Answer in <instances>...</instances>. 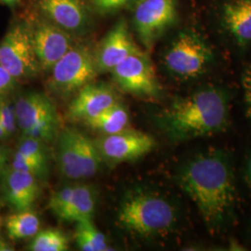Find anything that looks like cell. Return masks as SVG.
<instances>
[{"label": "cell", "instance_id": "cell-13", "mask_svg": "<svg viewBox=\"0 0 251 251\" xmlns=\"http://www.w3.org/2000/svg\"><path fill=\"white\" fill-rule=\"evenodd\" d=\"M140 49L135 44L124 20L113 27L94 51L99 74L111 72L126 57Z\"/></svg>", "mask_w": 251, "mask_h": 251}, {"label": "cell", "instance_id": "cell-12", "mask_svg": "<svg viewBox=\"0 0 251 251\" xmlns=\"http://www.w3.org/2000/svg\"><path fill=\"white\" fill-rule=\"evenodd\" d=\"M36 57L41 70L50 71L75 43L72 34L49 20L40 21L32 28Z\"/></svg>", "mask_w": 251, "mask_h": 251}, {"label": "cell", "instance_id": "cell-2", "mask_svg": "<svg viewBox=\"0 0 251 251\" xmlns=\"http://www.w3.org/2000/svg\"><path fill=\"white\" fill-rule=\"evenodd\" d=\"M229 121V101L224 90L206 88L177 100L164 115L168 130L176 140L215 134Z\"/></svg>", "mask_w": 251, "mask_h": 251}, {"label": "cell", "instance_id": "cell-9", "mask_svg": "<svg viewBox=\"0 0 251 251\" xmlns=\"http://www.w3.org/2000/svg\"><path fill=\"white\" fill-rule=\"evenodd\" d=\"M111 73L117 87L126 93L153 98L160 92L152 62L141 50L126 57Z\"/></svg>", "mask_w": 251, "mask_h": 251}, {"label": "cell", "instance_id": "cell-25", "mask_svg": "<svg viewBox=\"0 0 251 251\" xmlns=\"http://www.w3.org/2000/svg\"><path fill=\"white\" fill-rule=\"evenodd\" d=\"M46 167L47 166L41 165L37 162L28 158L24 154H22L21 152H19L18 151H16L15 152V154L13 156L12 164H11V169L16 170V171L28 172V173L36 176V178L42 177L45 174Z\"/></svg>", "mask_w": 251, "mask_h": 251}, {"label": "cell", "instance_id": "cell-15", "mask_svg": "<svg viewBox=\"0 0 251 251\" xmlns=\"http://www.w3.org/2000/svg\"><path fill=\"white\" fill-rule=\"evenodd\" d=\"M39 7L49 21L74 35L90 25V13L84 0H39Z\"/></svg>", "mask_w": 251, "mask_h": 251}, {"label": "cell", "instance_id": "cell-33", "mask_svg": "<svg viewBox=\"0 0 251 251\" xmlns=\"http://www.w3.org/2000/svg\"><path fill=\"white\" fill-rule=\"evenodd\" d=\"M6 138H8V136L6 134V132H5L4 128H3V126H2L1 123H0V140L6 139Z\"/></svg>", "mask_w": 251, "mask_h": 251}, {"label": "cell", "instance_id": "cell-20", "mask_svg": "<svg viewBox=\"0 0 251 251\" xmlns=\"http://www.w3.org/2000/svg\"><path fill=\"white\" fill-rule=\"evenodd\" d=\"M6 229L9 238L13 240L28 239L39 232L40 221L38 216L30 209L18 210L7 218Z\"/></svg>", "mask_w": 251, "mask_h": 251}, {"label": "cell", "instance_id": "cell-31", "mask_svg": "<svg viewBox=\"0 0 251 251\" xmlns=\"http://www.w3.org/2000/svg\"><path fill=\"white\" fill-rule=\"evenodd\" d=\"M14 251V249H12V247L9 245V243L0 239V251Z\"/></svg>", "mask_w": 251, "mask_h": 251}, {"label": "cell", "instance_id": "cell-7", "mask_svg": "<svg viewBox=\"0 0 251 251\" xmlns=\"http://www.w3.org/2000/svg\"><path fill=\"white\" fill-rule=\"evenodd\" d=\"M17 126L25 136L50 142L59 136L60 121L52 101L42 93L20 96L15 104Z\"/></svg>", "mask_w": 251, "mask_h": 251}, {"label": "cell", "instance_id": "cell-3", "mask_svg": "<svg viewBox=\"0 0 251 251\" xmlns=\"http://www.w3.org/2000/svg\"><path fill=\"white\" fill-rule=\"evenodd\" d=\"M177 218L176 208L169 200L144 190L127 195L117 213V222L123 229L144 238L170 233Z\"/></svg>", "mask_w": 251, "mask_h": 251}, {"label": "cell", "instance_id": "cell-32", "mask_svg": "<svg viewBox=\"0 0 251 251\" xmlns=\"http://www.w3.org/2000/svg\"><path fill=\"white\" fill-rule=\"evenodd\" d=\"M7 155H6V152L4 151V149L0 146V170L2 169V167L4 166V163L6 161Z\"/></svg>", "mask_w": 251, "mask_h": 251}, {"label": "cell", "instance_id": "cell-23", "mask_svg": "<svg viewBox=\"0 0 251 251\" xmlns=\"http://www.w3.org/2000/svg\"><path fill=\"white\" fill-rule=\"evenodd\" d=\"M17 151L28 158L47 166V155L43 142L36 138L25 136L19 144Z\"/></svg>", "mask_w": 251, "mask_h": 251}, {"label": "cell", "instance_id": "cell-26", "mask_svg": "<svg viewBox=\"0 0 251 251\" xmlns=\"http://www.w3.org/2000/svg\"><path fill=\"white\" fill-rule=\"evenodd\" d=\"M0 123L8 137L16 131L17 121L15 108L6 100L0 99Z\"/></svg>", "mask_w": 251, "mask_h": 251}, {"label": "cell", "instance_id": "cell-24", "mask_svg": "<svg viewBox=\"0 0 251 251\" xmlns=\"http://www.w3.org/2000/svg\"><path fill=\"white\" fill-rule=\"evenodd\" d=\"M74 187L75 185H67L58 190L57 192L52 194L49 201V208L53 212L54 215L57 216L60 220L70 202Z\"/></svg>", "mask_w": 251, "mask_h": 251}, {"label": "cell", "instance_id": "cell-8", "mask_svg": "<svg viewBox=\"0 0 251 251\" xmlns=\"http://www.w3.org/2000/svg\"><path fill=\"white\" fill-rule=\"evenodd\" d=\"M0 64L17 81L33 78L38 75L41 68L31 27L17 24L9 29L0 42Z\"/></svg>", "mask_w": 251, "mask_h": 251}, {"label": "cell", "instance_id": "cell-6", "mask_svg": "<svg viewBox=\"0 0 251 251\" xmlns=\"http://www.w3.org/2000/svg\"><path fill=\"white\" fill-rule=\"evenodd\" d=\"M101 159L95 142L87 136L75 129L59 133L58 163L66 178L80 179L94 176Z\"/></svg>", "mask_w": 251, "mask_h": 251}, {"label": "cell", "instance_id": "cell-21", "mask_svg": "<svg viewBox=\"0 0 251 251\" xmlns=\"http://www.w3.org/2000/svg\"><path fill=\"white\" fill-rule=\"evenodd\" d=\"M75 240L81 251H110L104 234L95 226L91 219L77 222Z\"/></svg>", "mask_w": 251, "mask_h": 251}, {"label": "cell", "instance_id": "cell-19", "mask_svg": "<svg viewBox=\"0 0 251 251\" xmlns=\"http://www.w3.org/2000/svg\"><path fill=\"white\" fill-rule=\"evenodd\" d=\"M129 122L128 113L125 106L119 101L108 108L98 117L86 121L85 123L92 129L103 135L114 134L127 128Z\"/></svg>", "mask_w": 251, "mask_h": 251}, {"label": "cell", "instance_id": "cell-29", "mask_svg": "<svg viewBox=\"0 0 251 251\" xmlns=\"http://www.w3.org/2000/svg\"><path fill=\"white\" fill-rule=\"evenodd\" d=\"M242 87L247 113L251 118V64L243 74Z\"/></svg>", "mask_w": 251, "mask_h": 251}, {"label": "cell", "instance_id": "cell-18", "mask_svg": "<svg viewBox=\"0 0 251 251\" xmlns=\"http://www.w3.org/2000/svg\"><path fill=\"white\" fill-rule=\"evenodd\" d=\"M96 204L97 197L94 189L87 184H75L70 202L61 220L77 223L91 219Z\"/></svg>", "mask_w": 251, "mask_h": 251}, {"label": "cell", "instance_id": "cell-14", "mask_svg": "<svg viewBox=\"0 0 251 251\" xmlns=\"http://www.w3.org/2000/svg\"><path fill=\"white\" fill-rule=\"evenodd\" d=\"M119 102L115 90L103 84L90 83L82 88L70 103L67 115L75 120L88 121Z\"/></svg>", "mask_w": 251, "mask_h": 251}, {"label": "cell", "instance_id": "cell-16", "mask_svg": "<svg viewBox=\"0 0 251 251\" xmlns=\"http://www.w3.org/2000/svg\"><path fill=\"white\" fill-rule=\"evenodd\" d=\"M4 196L17 211L30 209L39 197V185L36 176L10 169L3 181Z\"/></svg>", "mask_w": 251, "mask_h": 251}, {"label": "cell", "instance_id": "cell-35", "mask_svg": "<svg viewBox=\"0 0 251 251\" xmlns=\"http://www.w3.org/2000/svg\"><path fill=\"white\" fill-rule=\"evenodd\" d=\"M1 225H2V220H1V217H0V229H1Z\"/></svg>", "mask_w": 251, "mask_h": 251}, {"label": "cell", "instance_id": "cell-22", "mask_svg": "<svg viewBox=\"0 0 251 251\" xmlns=\"http://www.w3.org/2000/svg\"><path fill=\"white\" fill-rule=\"evenodd\" d=\"M68 249V237L57 229L39 231L29 245V250L32 251H65Z\"/></svg>", "mask_w": 251, "mask_h": 251}, {"label": "cell", "instance_id": "cell-30", "mask_svg": "<svg viewBox=\"0 0 251 251\" xmlns=\"http://www.w3.org/2000/svg\"><path fill=\"white\" fill-rule=\"evenodd\" d=\"M244 177L245 180L251 190V152L247 157L245 162V168H244Z\"/></svg>", "mask_w": 251, "mask_h": 251}, {"label": "cell", "instance_id": "cell-1", "mask_svg": "<svg viewBox=\"0 0 251 251\" xmlns=\"http://www.w3.org/2000/svg\"><path fill=\"white\" fill-rule=\"evenodd\" d=\"M179 183L202 217L210 233L220 232L232 217L235 187L230 160L220 150L199 152L185 163Z\"/></svg>", "mask_w": 251, "mask_h": 251}, {"label": "cell", "instance_id": "cell-11", "mask_svg": "<svg viewBox=\"0 0 251 251\" xmlns=\"http://www.w3.org/2000/svg\"><path fill=\"white\" fill-rule=\"evenodd\" d=\"M95 144L101 158L121 163L138 159L151 152L155 142L149 134L126 128L114 134L103 135Z\"/></svg>", "mask_w": 251, "mask_h": 251}, {"label": "cell", "instance_id": "cell-34", "mask_svg": "<svg viewBox=\"0 0 251 251\" xmlns=\"http://www.w3.org/2000/svg\"><path fill=\"white\" fill-rule=\"evenodd\" d=\"M0 1H2L4 3H7V4H12V3H14V2H16L18 0H0Z\"/></svg>", "mask_w": 251, "mask_h": 251}, {"label": "cell", "instance_id": "cell-27", "mask_svg": "<svg viewBox=\"0 0 251 251\" xmlns=\"http://www.w3.org/2000/svg\"><path fill=\"white\" fill-rule=\"evenodd\" d=\"M136 0H90L92 7L100 13H111L134 3Z\"/></svg>", "mask_w": 251, "mask_h": 251}, {"label": "cell", "instance_id": "cell-17", "mask_svg": "<svg viewBox=\"0 0 251 251\" xmlns=\"http://www.w3.org/2000/svg\"><path fill=\"white\" fill-rule=\"evenodd\" d=\"M225 27L239 45L251 42V0H232L223 13Z\"/></svg>", "mask_w": 251, "mask_h": 251}, {"label": "cell", "instance_id": "cell-28", "mask_svg": "<svg viewBox=\"0 0 251 251\" xmlns=\"http://www.w3.org/2000/svg\"><path fill=\"white\" fill-rule=\"evenodd\" d=\"M17 80L0 64V98L16 87Z\"/></svg>", "mask_w": 251, "mask_h": 251}, {"label": "cell", "instance_id": "cell-5", "mask_svg": "<svg viewBox=\"0 0 251 251\" xmlns=\"http://www.w3.org/2000/svg\"><path fill=\"white\" fill-rule=\"evenodd\" d=\"M213 61V52L200 36L185 32L177 36L164 56L168 71L181 80L194 79L206 72Z\"/></svg>", "mask_w": 251, "mask_h": 251}, {"label": "cell", "instance_id": "cell-10", "mask_svg": "<svg viewBox=\"0 0 251 251\" xmlns=\"http://www.w3.org/2000/svg\"><path fill=\"white\" fill-rule=\"evenodd\" d=\"M177 19L175 0H136L133 24L140 40L151 49Z\"/></svg>", "mask_w": 251, "mask_h": 251}, {"label": "cell", "instance_id": "cell-4", "mask_svg": "<svg viewBox=\"0 0 251 251\" xmlns=\"http://www.w3.org/2000/svg\"><path fill=\"white\" fill-rule=\"evenodd\" d=\"M50 72L49 88L60 96L77 93L99 75L94 51L83 44H75L54 64Z\"/></svg>", "mask_w": 251, "mask_h": 251}]
</instances>
